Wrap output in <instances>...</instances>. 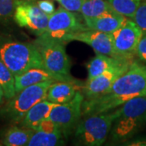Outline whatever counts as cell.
<instances>
[{
  "mask_svg": "<svg viewBox=\"0 0 146 146\" xmlns=\"http://www.w3.org/2000/svg\"><path fill=\"white\" fill-rule=\"evenodd\" d=\"M23 1H36V0H18V3L19 2H23Z\"/></svg>",
  "mask_w": 146,
  "mask_h": 146,
  "instance_id": "f546056e",
  "label": "cell"
},
{
  "mask_svg": "<svg viewBox=\"0 0 146 146\" xmlns=\"http://www.w3.org/2000/svg\"><path fill=\"white\" fill-rule=\"evenodd\" d=\"M18 0H0V24H4L13 18Z\"/></svg>",
  "mask_w": 146,
  "mask_h": 146,
  "instance_id": "603a6c76",
  "label": "cell"
},
{
  "mask_svg": "<svg viewBox=\"0 0 146 146\" xmlns=\"http://www.w3.org/2000/svg\"><path fill=\"white\" fill-rule=\"evenodd\" d=\"M36 4L40 7V9L48 16L52 15L55 11L54 4L51 0H38L36 1Z\"/></svg>",
  "mask_w": 146,
  "mask_h": 146,
  "instance_id": "4316f807",
  "label": "cell"
},
{
  "mask_svg": "<svg viewBox=\"0 0 146 146\" xmlns=\"http://www.w3.org/2000/svg\"><path fill=\"white\" fill-rule=\"evenodd\" d=\"M0 84L4 91L5 99H11L16 95L15 76L1 59H0Z\"/></svg>",
  "mask_w": 146,
  "mask_h": 146,
  "instance_id": "44dd1931",
  "label": "cell"
},
{
  "mask_svg": "<svg viewBox=\"0 0 146 146\" xmlns=\"http://www.w3.org/2000/svg\"><path fill=\"white\" fill-rule=\"evenodd\" d=\"M131 61L132 59L115 58L103 54L96 53V55L87 64L88 80L94 78L110 69L119 67L123 63Z\"/></svg>",
  "mask_w": 146,
  "mask_h": 146,
  "instance_id": "e0dca14e",
  "label": "cell"
},
{
  "mask_svg": "<svg viewBox=\"0 0 146 146\" xmlns=\"http://www.w3.org/2000/svg\"><path fill=\"white\" fill-rule=\"evenodd\" d=\"M132 62L123 63L119 67L106 71L94 78L87 80L82 88L84 99L93 98L106 92L115 80L129 68Z\"/></svg>",
  "mask_w": 146,
  "mask_h": 146,
  "instance_id": "8fae6325",
  "label": "cell"
},
{
  "mask_svg": "<svg viewBox=\"0 0 146 146\" xmlns=\"http://www.w3.org/2000/svg\"><path fill=\"white\" fill-rule=\"evenodd\" d=\"M142 0H108L111 7L127 18L132 19Z\"/></svg>",
  "mask_w": 146,
  "mask_h": 146,
  "instance_id": "7402d4cb",
  "label": "cell"
},
{
  "mask_svg": "<svg viewBox=\"0 0 146 146\" xmlns=\"http://www.w3.org/2000/svg\"><path fill=\"white\" fill-rule=\"evenodd\" d=\"M50 80H54L56 81L73 80L63 78L62 76L53 74L45 68H33L29 69L24 72L15 76V89L16 93L21 91L25 88L31 86L36 84L42 83Z\"/></svg>",
  "mask_w": 146,
  "mask_h": 146,
  "instance_id": "9a60e30c",
  "label": "cell"
},
{
  "mask_svg": "<svg viewBox=\"0 0 146 146\" xmlns=\"http://www.w3.org/2000/svg\"><path fill=\"white\" fill-rule=\"evenodd\" d=\"M112 9L108 0H83L80 14L83 18H91Z\"/></svg>",
  "mask_w": 146,
  "mask_h": 146,
  "instance_id": "ffe728a7",
  "label": "cell"
},
{
  "mask_svg": "<svg viewBox=\"0 0 146 146\" xmlns=\"http://www.w3.org/2000/svg\"><path fill=\"white\" fill-rule=\"evenodd\" d=\"M57 1H59V0H57Z\"/></svg>",
  "mask_w": 146,
  "mask_h": 146,
  "instance_id": "4dcf8cb0",
  "label": "cell"
},
{
  "mask_svg": "<svg viewBox=\"0 0 146 146\" xmlns=\"http://www.w3.org/2000/svg\"><path fill=\"white\" fill-rule=\"evenodd\" d=\"M63 134L50 120L46 119L34 131L28 146H55L63 143Z\"/></svg>",
  "mask_w": 146,
  "mask_h": 146,
  "instance_id": "4fadbf2b",
  "label": "cell"
},
{
  "mask_svg": "<svg viewBox=\"0 0 146 146\" xmlns=\"http://www.w3.org/2000/svg\"><path fill=\"white\" fill-rule=\"evenodd\" d=\"M146 96V65L133 61L106 92L84 100L82 117L117 109L129 100Z\"/></svg>",
  "mask_w": 146,
  "mask_h": 146,
  "instance_id": "6da1fadb",
  "label": "cell"
},
{
  "mask_svg": "<svg viewBox=\"0 0 146 146\" xmlns=\"http://www.w3.org/2000/svg\"><path fill=\"white\" fill-rule=\"evenodd\" d=\"M58 104L45 99L34 105L25 115L19 125L36 130L44 121L48 119L51 110Z\"/></svg>",
  "mask_w": 146,
  "mask_h": 146,
  "instance_id": "2e32d148",
  "label": "cell"
},
{
  "mask_svg": "<svg viewBox=\"0 0 146 146\" xmlns=\"http://www.w3.org/2000/svg\"><path fill=\"white\" fill-rule=\"evenodd\" d=\"M146 125V96L126 102L119 107L110 132L111 141L123 142L133 137Z\"/></svg>",
  "mask_w": 146,
  "mask_h": 146,
  "instance_id": "7a4b0ae2",
  "label": "cell"
},
{
  "mask_svg": "<svg viewBox=\"0 0 146 146\" xmlns=\"http://www.w3.org/2000/svg\"><path fill=\"white\" fill-rule=\"evenodd\" d=\"M136 55L141 61L146 64V33L141 36L136 49Z\"/></svg>",
  "mask_w": 146,
  "mask_h": 146,
  "instance_id": "484cf974",
  "label": "cell"
},
{
  "mask_svg": "<svg viewBox=\"0 0 146 146\" xmlns=\"http://www.w3.org/2000/svg\"><path fill=\"white\" fill-rule=\"evenodd\" d=\"M113 34V48L116 58L132 59L143 33L131 19H127Z\"/></svg>",
  "mask_w": 146,
  "mask_h": 146,
  "instance_id": "9c48e42d",
  "label": "cell"
},
{
  "mask_svg": "<svg viewBox=\"0 0 146 146\" xmlns=\"http://www.w3.org/2000/svg\"><path fill=\"white\" fill-rule=\"evenodd\" d=\"M56 80H50L25 88L0 107V117L13 124H19L32 107L46 99L50 86Z\"/></svg>",
  "mask_w": 146,
  "mask_h": 146,
  "instance_id": "277c9868",
  "label": "cell"
},
{
  "mask_svg": "<svg viewBox=\"0 0 146 146\" xmlns=\"http://www.w3.org/2000/svg\"><path fill=\"white\" fill-rule=\"evenodd\" d=\"M49 17L36 4V1H23L17 3L13 20L18 26L25 28L36 36L46 31Z\"/></svg>",
  "mask_w": 146,
  "mask_h": 146,
  "instance_id": "ba28073f",
  "label": "cell"
},
{
  "mask_svg": "<svg viewBox=\"0 0 146 146\" xmlns=\"http://www.w3.org/2000/svg\"><path fill=\"white\" fill-rule=\"evenodd\" d=\"M78 91V84L73 80L55 81L50 86L46 99L55 104H64L72 99Z\"/></svg>",
  "mask_w": 146,
  "mask_h": 146,
  "instance_id": "ac0fdd59",
  "label": "cell"
},
{
  "mask_svg": "<svg viewBox=\"0 0 146 146\" xmlns=\"http://www.w3.org/2000/svg\"><path fill=\"white\" fill-rule=\"evenodd\" d=\"M129 145H146V138H143V139H139L136 141H131L130 144H128Z\"/></svg>",
  "mask_w": 146,
  "mask_h": 146,
  "instance_id": "83f0119b",
  "label": "cell"
},
{
  "mask_svg": "<svg viewBox=\"0 0 146 146\" xmlns=\"http://www.w3.org/2000/svg\"><path fill=\"white\" fill-rule=\"evenodd\" d=\"M34 131L19 124H13L6 130L1 139V143L5 146L27 145Z\"/></svg>",
  "mask_w": 146,
  "mask_h": 146,
  "instance_id": "d6986e66",
  "label": "cell"
},
{
  "mask_svg": "<svg viewBox=\"0 0 146 146\" xmlns=\"http://www.w3.org/2000/svg\"><path fill=\"white\" fill-rule=\"evenodd\" d=\"M41 54L45 68L53 74L68 80H72L70 76L71 63L66 53L65 42L42 34L33 42Z\"/></svg>",
  "mask_w": 146,
  "mask_h": 146,
  "instance_id": "8992f818",
  "label": "cell"
},
{
  "mask_svg": "<svg viewBox=\"0 0 146 146\" xmlns=\"http://www.w3.org/2000/svg\"><path fill=\"white\" fill-rule=\"evenodd\" d=\"M84 94L78 90L72 99L64 104L55 106L50 111L48 119L50 120L64 136L71 134L82 117V104Z\"/></svg>",
  "mask_w": 146,
  "mask_h": 146,
  "instance_id": "52a82bcc",
  "label": "cell"
},
{
  "mask_svg": "<svg viewBox=\"0 0 146 146\" xmlns=\"http://www.w3.org/2000/svg\"><path fill=\"white\" fill-rule=\"evenodd\" d=\"M119 113L117 109L85 116L75 129V139L79 145L100 146L109 136L113 123Z\"/></svg>",
  "mask_w": 146,
  "mask_h": 146,
  "instance_id": "5b68a950",
  "label": "cell"
},
{
  "mask_svg": "<svg viewBox=\"0 0 146 146\" xmlns=\"http://www.w3.org/2000/svg\"><path fill=\"white\" fill-rule=\"evenodd\" d=\"M63 8L74 13H80L83 0H59L58 1Z\"/></svg>",
  "mask_w": 146,
  "mask_h": 146,
  "instance_id": "d4e9b609",
  "label": "cell"
},
{
  "mask_svg": "<svg viewBox=\"0 0 146 146\" xmlns=\"http://www.w3.org/2000/svg\"><path fill=\"white\" fill-rule=\"evenodd\" d=\"M89 29L82 24L76 13L59 7L49 17L48 25L45 34L58 40L66 42L67 37L75 33Z\"/></svg>",
  "mask_w": 146,
  "mask_h": 146,
  "instance_id": "30bf717a",
  "label": "cell"
},
{
  "mask_svg": "<svg viewBox=\"0 0 146 146\" xmlns=\"http://www.w3.org/2000/svg\"><path fill=\"white\" fill-rule=\"evenodd\" d=\"M4 98H5V96H4V91H3V87H2V86H1V84H0V105L3 102V99H4Z\"/></svg>",
  "mask_w": 146,
  "mask_h": 146,
  "instance_id": "f1b7e54d",
  "label": "cell"
},
{
  "mask_svg": "<svg viewBox=\"0 0 146 146\" xmlns=\"http://www.w3.org/2000/svg\"><path fill=\"white\" fill-rule=\"evenodd\" d=\"M0 59L14 76L33 68H45L41 54L33 42L14 41L0 36Z\"/></svg>",
  "mask_w": 146,
  "mask_h": 146,
  "instance_id": "3957f363",
  "label": "cell"
},
{
  "mask_svg": "<svg viewBox=\"0 0 146 146\" xmlns=\"http://www.w3.org/2000/svg\"><path fill=\"white\" fill-rule=\"evenodd\" d=\"M144 33H146V0H142L131 19Z\"/></svg>",
  "mask_w": 146,
  "mask_h": 146,
  "instance_id": "cb8c5ba5",
  "label": "cell"
},
{
  "mask_svg": "<svg viewBox=\"0 0 146 146\" xmlns=\"http://www.w3.org/2000/svg\"><path fill=\"white\" fill-rule=\"evenodd\" d=\"M78 41L89 45L96 53L115 57L113 48V34L87 29L67 37L66 42ZM116 58V57H115Z\"/></svg>",
  "mask_w": 146,
  "mask_h": 146,
  "instance_id": "7c38bea8",
  "label": "cell"
},
{
  "mask_svg": "<svg viewBox=\"0 0 146 146\" xmlns=\"http://www.w3.org/2000/svg\"><path fill=\"white\" fill-rule=\"evenodd\" d=\"M127 18L115 10H110L96 17L84 18L86 26L90 29L113 33L123 25Z\"/></svg>",
  "mask_w": 146,
  "mask_h": 146,
  "instance_id": "5bb4252c",
  "label": "cell"
}]
</instances>
